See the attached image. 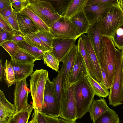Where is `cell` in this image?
<instances>
[{
    "label": "cell",
    "mask_w": 123,
    "mask_h": 123,
    "mask_svg": "<svg viewBox=\"0 0 123 123\" xmlns=\"http://www.w3.org/2000/svg\"><path fill=\"white\" fill-rule=\"evenodd\" d=\"M16 107L9 102L4 92L0 90V120L9 119L16 113Z\"/></svg>",
    "instance_id": "17"
},
{
    "label": "cell",
    "mask_w": 123,
    "mask_h": 123,
    "mask_svg": "<svg viewBox=\"0 0 123 123\" xmlns=\"http://www.w3.org/2000/svg\"><path fill=\"white\" fill-rule=\"evenodd\" d=\"M86 77L91 86L94 90L95 95L99 98H106L109 96L110 92L99 82L89 75Z\"/></svg>",
    "instance_id": "26"
},
{
    "label": "cell",
    "mask_w": 123,
    "mask_h": 123,
    "mask_svg": "<svg viewBox=\"0 0 123 123\" xmlns=\"http://www.w3.org/2000/svg\"><path fill=\"white\" fill-rule=\"evenodd\" d=\"M36 111L37 119L38 123H47L44 114L37 110Z\"/></svg>",
    "instance_id": "45"
},
{
    "label": "cell",
    "mask_w": 123,
    "mask_h": 123,
    "mask_svg": "<svg viewBox=\"0 0 123 123\" xmlns=\"http://www.w3.org/2000/svg\"><path fill=\"white\" fill-rule=\"evenodd\" d=\"M13 12L11 5L0 11V15L4 17H7L10 16Z\"/></svg>",
    "instance_id": "44"
},
{
    "label": "cell",
    "mask_w": 123,
    "mask_h": 123,
    "mask_svg": "<svg viewBox=\"0 0 123 123\" xmlns=\"http://www.w3.org/2000/svg\"><path fill=\"white\" fill-rule=\"evenodd\" d=\"M101 61L100 66L106 75L110 88L115 74L117 49L115 46L111 38L101 35Z\"/></svg>",
    "instance_id": "2"
},
{
    "label": "cell",
    "mask_w": 123,
    "mask_h": 123,
    "mask_svg": "<svg viewBox=\"0 0 123 123\" xmlns=\"http://www.w3.org/2000/svg\"><path fill=\"white\" fill-rule=\"evenodd\" d=\"M11 5L10 0H0V11Z\"/></svg>",
    "instance_id": "47"
},
{
    "label": "cell",
    "mask_w": 123,
    "mask_h": 123,
    "mask_svg": "<svg viewBox=\"0 0 123 123\" xmlns=\"http://www.w3.org/2000/svg\"><path fill=\"white\" fill-rule=\"evenodd\" d=\"M89 75L86 66L80 53L78 51L74 64L71 79V86Z\"/></svg>",
    "instance_id": "15"
},
{
    "label": "cell",
    "mask_w": 123,
    "mask_h": 123,
    "mask_svg": "<svg viewBox=\"0 0 123 123\" xmlns=\"http://www.w3.org/2000/svg\"><path fill=\"white\" fill-rule=\"evenodd\" d=\"M77 112L74 84L69 89L66 97L61 100L60 117L69 121H76Z\"/></svg>",
    "instance_id": "10"
},
{
    "label": "cell",
    "mask_w": 123,
    "mask_h": 123,
    "mask_svg": "<svg viewBox=\"0 0 123 123\" xmlns=\"http://www.w3.org/2000/svg\"><path fill=\"white\" fill-rule=\"evenodd\" d=\"M100 67L103 81V86L108 89H109L110 88L108 83L106 74L104 69L101 66Z\"/></svg>",
    "instance_id": "46"
},
{
    "label": "cell",
    "mask_w": 123,
    "mask_h": 123,
    "mask_svg": "<svg viewBox=\"0 0 123 123\" xmlns=\"http://www.w3.org/2000/svg\"><path fill=\"white\" fill-rule=\"evenodd\" d=\"M11 62L14 72L16 82L26 79L29 76H31L34 72V63L21 64Z\"/></svg>",
    "instance_id": "19"
},
{
    "label": "cell",
    "mask_w": 123,
    "mask_h": 123,
    "mask_svg": "<svg viewBox=\"0 0 123 123\" xmlns=\"http://www.w3.org/2000/svg\"><path fill=\"white\" fill-rule=\"evenodd\" d=\"M50 32L55 38L76 39L80 36L70 18L65 16L61 17L54 23Z\"/></svg>",
    "instance_id": "8"
},
{
    "label": "cell",
    "mask_w": 123,
    "mask_h": 123,
    "mask_svg": "<svg viewBox=\"0 0 123 123\" xmlns=\"http://www.w3.org/2000/svg\"><path fill=\"white\" fill-rule=\"evenodd\" d=\"M110 109L104 98L94 99L89 111L91 119L93 121L96 120Z\"/></svg>",
    "instance_id": "18"
},
{
    "label": "cell",
    "mask_w": 123,
    "mask_h": 123,
    "mask_svg": "<svg viewBox=\"0 0 123 123\" xmlns=\"http://www.w3.org/2000/svg\"><path fill=\"white\" fill-rule=\"evenodd\" d=\"M43 57L45 64L56 72H59L60 62L52 52H45L43 55Z\"/></svg>",
    "instance_id": "32"
},
{
    "label": "cell",
    "mask_w": 123,
    "mask_h": 123,
    "mask_svg": "<svg viewBox=\"0 0 123 123\" xmlns=\"http://www.w3.org/2000/svg\"><path fill=\"white\" fill-rule=\"evenodd\" d=\"M24 35L20 31H16L14 32L12 35L10 41L17 43L25 40Z\"/></svg>",
    "instance_id": "42"
},
{
    "label": "cell",
    "mask_w": 123,
    "mask_h": 123,
    "mask_svg": "<svg viewBox=\"0 0 123 123\" xmlns=\"http://www.w3.org/2000/svg\"><path fill=\"white\" fill-rule=\"evenodd\" d=\"M20 13L26 15L30 18L38 31L50 32V28L27 6Z\"/></svg>",
    "instance_id": "23"
},
{
    "label": "cell",
    "mask_w": 123,
    "mask_h": 123,
    "mask_svg": "<svg viewBox=\"0 0 123 123\" xmlns=\"http://www.w3.org/2000/svg\"><path fill=\"white\" fill-rule=\"evenodd\" d=\"M17 15L20 31L24 35L38 31L33 22L28 16L20 13H17Z\"/></svg>",
    "instance_id": "20"
},
{
    "label": "cell",
    "mask_w": 123,
    "mask_h": 123,
    "mask_svg": "<svg viewBox=\"0 0 123 123\" xmlns=\"http://www.w3.org/2000/svg\"><path fill=\"white\" fill-rule=\"evenodd\" d=\"M30 92L26 79L16 82L14 91V104L17 109L15 113L28 109L32 105L28 103V95Z\"/></svg>",
    "instance_id": "11"
},
{
    "label": "cell",
    "mask_w": 123,
    "mask_h": 123,
    "mask_svg": "<svg viewBox=\"0 0 123 123\" xmlns=\"http://www.w3.org/2000/svg\"><path fill=\"white\" fill-rule=\"evenodd\" d=\"M44 115L45 117L47 123H59L58 118Z\"/></svg>",
    "instance_id": "48"
},
{
    "label": "cell",
    "mask_w": 123,
    "mask_h": 123,
    "mask_svg": "<svg viewBox=\"0 0 123 123\" xmlns=\"http://www.w3.org/2000/svg\"><path fill=\"white\" fill-rule=\"evenodd\" d=\"M11 57L12 61L21 64H31L38 60L31 55L18 48L16 53Z\"/></svg>",
    "instance_id": "22"
},
{
    "label": "cell",
    "mask_w": 123,
    "mask_h": 123,
    "mask_svg": "<svg viewBox=\"0 0 123 123\" xmlns=\"http://www.w3.org/2000/svg\"><path fill=\"white\" fill-rule=\"evenodd\" d=\"M109 95V104L113 107L123 102V50L117 49L114 76Z\"/></svg>",
    "instance_id": "4"
},
{
    "label": "cell",
    "mask_w": 123,
    "mask_h": 123,
    "mask_svg": "<svg viewBox=\"0 0 123 123\" xmlns=\"http://www.w3.org/2000/svg\"><path fill=\"white\" fill-rule=\"evenodd\" d=\"M78 51L77 46L76 45L71 50L62 65L61 69L63 72L62 99L67 97L68 90L71 86L72 72Z\"/></svg>",
    "instance_id": "9"
},
{
    "label": "cell",
    "mask_w": 123,
    "mask_h": 123,
    "mask_svg": "<svg viewBox=\"0 0 123 123\" xmlns=\"http://www.w3.org/2000/svg\"><path fill=\"white\" fill-rule=\"evenodd\" d=\"M20 0H10L11 4L12 3L20 1Z\"/></svg>",
    "instance_id": "54"
},
{
    "label": "cell",
    "mask_w": 123,
    "mask_h": 123,
    "mask_svg": "<svg viewBox=\"0 0 123 123\" xmlns=\"http://www.w3.org/2000/svg\"><path fill=\"white\" fill-rule=\"evenodd\" d=\"M119 3L121 7L123 10V0H119Z\"/></svg>",
    "instance_id": "53"
},
{
    "label": "cell",
    "mask_w": 123,
    "mask_h": 123,
    "mask_svg": "<svg viewBox=\"0 0 123 123\" xmlns=\"http://www.w3.org/2000/svg\"><path fill=\"white\" fill-rule=\"evenodd\" d=\"M72 0H52L50 2L58 14L62 17L65 16Z\"/></svg>",
    "instance_id": "30"
},
{
    "label": "cell",
    "mask_w": 123,
    "mask_h": 123,
    "mask_svg": "<svg viewBox=\"0 0 123 123\" xmlns=\"http://www.w3.org/2000/svg\"><path fill=\"white\" fill-rule=\"evenodd\" d=\"M33 109L32 105L28 109L15 113L13 118L15 123H28Z\"/></svg>",
    "instance_id": "34"
},
{
    "label": "cell",
    "mask_w": 123,
    "mask_h": 123,
    "mask_svg": "<svg viewBox=\"0 0 123 123\" xmlns=\"http://www.w3.org/2000/svg\"><path fill=\"white\" fill-rule=\"evenodd\" d=\"M99 22L101 35L111 38L116 30L123 24V10L119 4L109 6Z\"/></svg>",
    "instance_id": "3"
},
{
    "label": "cell",
    "mask_w": 123,
    "mask_h": 123,
    "mask_svg": "<svg viewBox=\"0 0 123 123\" xmlns=\"http://www.w3.org/2000/svg\"><path fill=\"white\" fill-rule=\"evenodd\" d=\"M34 33L43 42L53 48L52 44L54 37L50 32L38 31Z\"/></svg>",
    "instance_id": "36"
},
{
    "label": "cell",
    "mask_w": 123,
    "mask_h": 123,
    "mask_svg": "<svg viewBox=\"0 0 123 123\" xmlns=\"http://www.w3.org/2000/svg\"><path fill=\"white\" fill-rule=\"evenodd\" d=\"M93 123H119L118 115L113 110L110 108L96 120Z\"/></svg>",
    "instance_id": "29"
},
{
    "label": "cell",
    "mask_w": 123,
    "mask_h": 123,
    "mask_svg": "<svg viewBox=\"0 0 123 123\" xmlns=\"http://www.w3.org/2000/svg\"><path fill=\"white\" fill-rule=\"evenodd\" d=\"M14 32L3 18L0 16V32Z\"/></svg>",
    "instance_id": "41"
},
{
    "label": "cell",
    "mask_w": 123,
    "mask_h": 123,
    "mask_svg": "<svg viewBox=\"0 0 123 123\" xmlns=\"http://www.w3.org/2000/svg\"><path fill=\"white\" fill-rule=\"evenodd\" d=\"M48 76L47 70L36 69L31 75L30 80L32 107L34 110L39 112L41 111L43 104L45 85Z\"/></svg>",
    "instance_id": "5"
},
{
    "label": "cell",
    "mask_w": 123,
    "mask_h": 123,
    "mask_svg": "<svg viewBox=\"0 0 123 123\" xmlns=\"http://www.w3.org/2000/svg\"><path fill=\"white\" fill-rule=\"evenodd\" d=\"M2 47L11 56L16 52L18 47L17 43L10 41H7L0 44Z\"/></svg>",
    "instance_id": "38"
},
{
    "label": "cell",
    "mask_w": 123,
    "mask_h": 123,
    "mask_svg": "<svg viewBox=\"0 0 123 123\" xmlns=\"http://www.w3.org/2000/svg\"><path fill=\"white\" fill-rule=\"evenodd\" d=\"M111 5H86L84 12L90 25H93L99 21L105 11Z\"/></svg>",
    "instance_id": "16"
},
{
    "label": "cell",
    "mask_w": 123,
    "mask_h": 123,
    "mask_svg": "<svg viewBox=\"0 0 123 123\" xmlns=\"http://www.w3.org/2000/svg\"><path fill=\"white\" fill-rule=\"evenodd\" d=\"M41 112L45 115L59 117L60 110L53 84L47 78L44 92L43 102Z\"/></svg>",
    "instance_id": "7"
},
{
    "label": "cell",
    "mask_w": 123,
    "mask_h": 123,
    "mask_svg": "<svg viewBox=\"0 0 123 123\" xmlns=\"http://www.w3.org/2000/svg\"><path fill=\"white\" fill-rule=\"evenodd\" d=\"M99 21L90 25L86 33L94 50L100 65L101 61L102 37L100 32Z\"/></svg>",
    "instance_id": "14"
},
{
    "label": "cell",
    "mask_w": 123,
    "mask_h": 123,
    "mask_svg": "<svg viewBox=\"0 0 123 123\" xmlns=\"http://www.w3.org/2000/svg\"><path fill=\"white\" fill-rule=\"evenodd\" d=\"M88 0H72L65 16L70 18L82 11H84Z\"/></svg>",
    "instance_id": "25"
},
{
    "label": "cell",
    "mask_w": 123,
    "mask_h": 123,
    "mask_svg": "<svg viewBox=\"0 0 123 123\" xmlns=\"http://www.w3.org/2000/svg\"><path fill=\"white\" fill-rule=\"evenodd\" d=\"M74 94L77 119L82 118L89 111L95 94L86 76L74 84Z\"/></svg>",
    "instance_id": "1"
},
{
    "label": "cell",
    "mask_w": 123,
    "mask_h": 123,
    "mask_svg": "<svg viewBox=\"0 0 123 123\" xmlns=\"http://www.w3.org/2000/svg\"><path fill=\"white\" fill-rule=\"evenodd\" d=\"M0 16L3 18L14 32L20 31L17 13L13 12L10 16L7 17H4L0 15Z\"/></svg>",
    "instance_id": "37"
},
{
    "label": "cell",
    "mask_w": 123,
    "mask_h": 123,
    "mask_svg": "<svg viewBox=\"0 0 123 123\" xmlns=\"http://www.w3.org/2000/svg\"><path fill=\"white\" fill-rule=\"evenodd\" d=\"M76 40L54 38L52 52L59 62L63 63L65 61L71 50L76 45Z\"/></svg>",
    "instance_id": "12"
},
{
    "label": "cell",
    "mask_w": 123,
    "mask_h": 123,
    "mask_svg": "<svg viewBox=\"0 0 123 123\" xmlns=\"http://www.w3.org/2000/svg\"><path fill=\"white\" fill-rule=\"evenodd\" d=\"M28 0H20L13 3L11 5L14 13H20L28 5Z\"/></svg>",
    "instance_id": "39"
},
{
    "label": "cell",
    "mask_w": 123,
    "mask_h": 123,
    "mask_svg": "<svg viewBox=\"0 0 123 123\" xmlns=\"http://www.w3.org/2000/svg\"><path fill=\"white\" fill-rule=\"evenodd\" d=\"M119 0H88L87 6L119 4Z\"/></svg>",
    "instance_id": "40"
},
{
    "label": "cell",
    "mask_w": 123,
    "mask_h": 123,
    "mask_svg": "<svg viewBox=\"0 0 123 123\" xmlns=\"http://www.w3.org/2000/svg\"></svg>",
    "instance_id": "55"
},
{
    "label": "cell",
    "mask_w": 123,
    "mask_h": 123,
    "mask_svg": "<svg viewBox=\"0 0 123 123\" xmlns=\"http://www.w3.org/2000/svg\"><path fill=\"white\" fill-rule=\"evenodd\" d=\"M6 123H15L14 120L13 118V116L9 118Z\"/></svg>",
    "instance_id": "52"
},
{
    "label": "cell",
    "mask_w": 123,
    "mask_h": 123,
    "mask_svg": "<svg viewBox=\"0 0 123 123\" xmlns=\"http://www.w3.org/2000/svg\"><path fill=\"white\" fill-rule=\"evenodd\" d=\"M77 46L78 51L80 53L85 62L89 75L94 79L82 37H80L79 39Z\"/></svg>",
    "instance_id": "33"
},
{
    "label": "cell",
    "mask_w": 123,
    "mask_h": 123,
    "mask_svg": "<svg viewBox=\"0 0 123 123\" xmlns=\"http://www.w3.org/2000/svg\"><path fill=\"white\" fill-rule=\"evenodd\" d=\"M25 41L28 44L42 50L44 52L53 51V48L43 42L34 33L24 36Z\"/></svg>",
    "instance_id": "24"
},
{
    "label": "cell",
    "mask_w": 123,
    "mask_h": 123,
    "mask_svg": "<svg viewBox=\"0 0 123 123\" xmlns=\"http://www.w3.org/2000/svg\"><path fill=\"white\" fill-rule=\"evenodd\" d=\"M115 47L123 50V24L116 31L111 38Z\"/></svg>",
    "instance_id": "35"
},
{
    "label": "cell",
    "mask_w": 123,
    "mask_h": 123,
    "mask_svg": "<svg viewBox=\"0 0 123 123\" xmlns=\"http://www.w3.org/2000/svg\"><path fill=\"white\" fill-rule=\"evenodd\" d=\"M70 19L80 36L86 33L90 25L84 11H80Z\"/></svg>",
    "instance_id": "21"
},
{
    "label": "cell",
    "mask_w": 123,
    "mask_h": 123,
    "mask_svg": "<svg viewBox=\"0 0 123 123\" xmlns=\"http://www.w3.org/2000/svg\"><path fill=\"white\" fill-rule=\"evenodd\" d=\"M84 43L89 62L92 71L95 79L101 82L103 85V81L100 66L96 55L87 35H81Z\"/></svg>",
    "instance_id": "13"
},
{
    "label": "cell",
    "mask_w": 123,
    "mask_h": 123,
    "mask_svg": "<svg viewBox=\"0 0 123 123\" xmlns=\"http://www.w3.org/2000/svg\"><path fill=\"white\" fill-rule=\"evenodd\" d=\"M2 60H0V80L1 81L2 80L3 78L4 71L3 66L2 65Z\"/></svg>",
    "instance_id": "49"
},
{
    "label": "cell",
    "mask_w": 123,
    "mask_h": 123,
    "mask_svg": "<svg viewBox=\"0 0 123 123\" xmlns=\"http://www.w3.org/2000/svg\"><path fill=\"white\" fill-rule=\"evenodd\" d=\"M3 67L4 71L3 79L9 87L16 82L14 72L11 61L6 60Z\"/></svg>",
    "instance_id": "27"
},
{
    "label": "cell",
    "mask_w": 123,
    "mask_h": 123,
    "mask_svg": "<svg viewBox=\"0 0 123 123\" xmlns=\"http://www.w3.org/2000/svg\"><path fill=\"white\" fill-rule=\"evenodd\" d=\"M58 121L59 123H78L76 121L73 122L68 121L60 117L58 118Z\"/></svg>",
    "instance_id": "51"
},
{
    "label": "cell",
    "mask_w": 123,
    "mask_h": 123,
    "mask_svg": "<svg viewBox=\"0 0 123 123\" xmlns=\"http://www.w3.org/2000/svg\"><path fill=\"white\" fill-rule=\"evenodd\" d=\"M27 6L50 28L62 17L58 14L49 1L28 0Z\"/></svg>",
    "instance_id": "6"
},
{
    "label": "cell",
    "mask_w": 123,
    "mask_h": 123,
    "mask_svg": "<svg viewBox=\"0 0 123 123\" xmlns=\"http://www.w3.org/2000/svg\"><path fill=\"white\" fill-rule=\"evenodd\" d=\"M63 72L62 70L58 72L56 77L52 81L53 84L56 98L60 109L61 106L62 94Z\"/></svg>",
    "instance_id": "31"
},
{
    "label": "cell",
    "mask_w": 123,
    "mask_h": 123,
    "mask_svg": "<svg viewBox=\"0 0 123 123\" xmlns=\"http://www.w3.org/2000/svg\"><path fill=\"white\" fill-rule=\"evenodd\" d=\"M14 33L7 32H0V44L7 41H10Z\"/></svg>",
    "instance_id": "43"
},
{
    "label": "cell",
    "mask_w": 123,
    "mask_h": 123,
    "mask_svg": "<svg viewBox=\"0 0 123 123\" xmlns=\"http://www.w3.org/2000/svg\"><path fill=\"white\" fill-rule=\"evenodd\" d=\"M31 120L28 123H38L37 117L36 110H34V111L32 116Z\"/></svg>",
    "instance_id": "50"
},
{
    "label": "cell",
    "mask_w": 123,
    "mask_h": 123,
    "mask_svg": "<svg viewBox=\"0 0 123 123\" xmlns=\"http://www.w3.org/2000/svg\"><path fill=\"white\" fill-rule=\"evenodd\" d=\"M19 48L31 55L38 60H43V55L45 52L28 44L25 40L17 43Z\"/></svg>",
    "instance_id": "28"
}]
</instances>
